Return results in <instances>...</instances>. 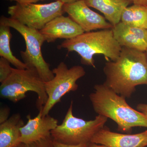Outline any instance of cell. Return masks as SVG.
<instances>
[{"instance_id": "1", "label": "cell", "mask_w": 147, "mask_h": 147, "mask_svg": "<svg viewBox=\"0 0 147 147\" xmlns=\"http://www.w3.org/2000/svg\"><path fill=\"white\" fill-rule=\"evenodd\" d=\"M104 85L117 94L129 98L140 85L147 86V59L145 52L122 47L115 61H107L103 69Z\"/></svg>"}, {"instance_id": "2", "label": "cell", "mask_w": 147, "mask_h": 147, "mask_svg": "<svg viewBox=\"0 0 147 147\" xmlns=\"http://www.w3.org/2000/svg\"><path fill=\"white\" fill-rule=\"evenodd\" d=\"M94 89L89 98L95 112L113 120L118 131L130 134L133 127H147V117L131 108L125 98L103 84L95 85Z\"/></svg>"}, {"instance_id": "3", "label": "cell", "mask_w": 147, "mask_h": 147, "mask_svg": "<svg viewBox=\"0 0 147 147\" xmlns=\"http://www.w3.org/2000/svg\"><path fill=\"white\" fill-rule=\"evenodd\" d=\"M68 53L75 52L81 57V63L95 68L93 57L104 55L107 61H115L119 57L122 47L113 36L112 29L84 32L71 39L65 40L60 45Z\"/></svg>"}, {"instance_id": "4", "label": "cell", "mask_w": 147, "mask_h": 147, "mask_svg": "<svg viewBox=\"0 0 147 147\" xmlns=\"http://www.w3.org/2000/svg\"><path fill=\"white\" fill-rule=\"evenodd\" d=\"M0 24L15 29L24 38L26 50L21 51L20 53L27 68L36 71L45 82L52 80L55 75L50 69V65L42 56L41 47L45 40L39 30L29 28L11 17L3 16H1Z\"/></svg>"}, {"instance_id": "5", "label": "cell", "mask_w": 147, "mask_h": 147, "mask_svg": "<svg viewBox=\"0 0 147 147\" xmlns=\"http://www.w3.org/2000/svg\"><path fill=\"white\" fill-rule=\"evenodd\" d=\"M34 92L37 95V108L40 110L47 102L45 82L34 69L13 68L10 76L0 86L1 97L11 102H18L26 96L27 92Z\"/></svg>"}, {"instance_id": "6", "label": "cell", "mask_w": 147, "mask_h": 147, "mask_svg": "<svg viewBox=\"0 0 147 147\" xmlns=\"http://www.w3.org/2000/svg\"><path fill=\"white\" fill-rule=\"evenodd\" d=\"M71 101L62 123L51 131L53 140L70 145L89 144L96 133L104 127L108 118L98 115L94 119L86 121L73 114Z\"/></svg>"}, {"instance_id": "7", "label": "cell", "mask_w": 147, "mask_h": 147, "mask_svg": "<svg viewBox=\"0 0 147 147\" xmlns=\"http://www.w3.org/2000/svg\"><path fill=\"white\" fill-rule=\"evenodd\" d=\"M52 70L55 75L54 78L49 82H45L48 98L43 106L42 117L48 115L53 107L61 102L65 95L77 90L78 85L76 82L86 74L85 69L82 66L75 65L69 68L63 62H61Z\"/></svg>"}, {"instance_id": "8", "label": "cell", "mask_w": 147, "mask_h": 147, "mask_svg": "<svg viewBox=\"0 0 147 147\" xmlns=\"http://www.w3.org/2000/svg\"><path fill=\"white\" fill-rule=\"evenodd\" d=\"M64 5L60 0L46 4L16 3L9 7L7 13L21 24L40 30L51 20L65 13Z\"/></svg>"}, {"instance_id": "9", "label": "cell", "mask_w": 147, "mask_h": 147, "mask_svg": "<svg viewBox=\"0 0 147 147\" xmlns=\"http://www.w3.org/2000/svg\"><path fill=\"white\" fill-rule=\"evenodd\" d=\"M64 10L85 32L113 28V25L106 21L104 16L91 9L84 0L64 4Z\"/></svg>"}, {"instance_id": "10", "label": "cell", "mask_w": 147, "mask_h": 147, "mask_svg": "<svg viewBox=\"0 0 147 147\" xmlns=\"http://www.w3.org/2000/svg\"><path fill=\"white\" fill-rule=\"evenodd\" d=\"M42 109L34 118L30 115L27 116V123L20 129L19 144H29L50 136L51 131L57 126L58 121L56 119L49 115L42 117Z\"/></svg>"}, {"instance_id": "11", "label": "cell", "mask_w": 147, "mask_h": 147, "mask_svg": "<svg viewBox=\"0 0 147 147\" xmlns=\"http://www.w3.org/2000/svg\"><path fill=\"white\" fill-rule=\"evenodd\" d=\"M91 143L108 147H146L147 146V130L135 134H121L103 127L95 134Z\"/></svg>"}, {"instance_id": "12", "label": "cell", "mask_w": 147, "mask_h": 147, "mask_svg": "<svg viewBox=\"0 0 147 147\" xmlns=\"http://www.w3.org/2000/svg\"><path fill=\"white\" fill-rule=\"evenodd\" d=\"M45 41L55 42L58 39L68 40L85 32L69 16H57L39 30Z\"/></svg>"}, {"instance_id": "13", "label": "cell", "mask_w": 147, "mask_h": 147, "mask_svg": "<svg viewBox=\"0 0 147 147\" xmlns=\"http://www.w3.org/2000/svg\"><path fill=\"white\" fill-rule=\"evenodd\" d=\"M111 29L114 38L122 47L143 52L146 50V29L131 26L121 21Z\"/></svg>"}, {"instance_id": "14", "label": "cell", "mask_w": 147, "mask_h": 147, "mask_svg": "<svg viewBox=\"0 0 147 147\" xmlns=\"http://www.w3.org/2000/svg\"><path fill=\"white\" fill-rule=\"evenodd\" d=\"M89 7L103 13L104 17L113 26L121 21L125 9L132 3V0H84Z\"/></svg>"}, {"instance_id": "15", "label": "cell", "mask_w": 147, "mask_h": 147, "mask_svg": "<svg viewBox=\"0 0 147 147\" xmlns=\"http://www.w3.org/2000/svg\"><path fill=\"white\" fill-rule=\"evenodd\" d=\"M24 125L18 113L13 114L7 121L0 124V147H13L20 144V129Z\"/></svg>"}, {"instance_id": "16", "label": "cell", "mask_w": 147, "mask_h": 147, "mask_svg": "<svg viewBox=\"0 0 147 147\" xmlns=\"http://www.w3.org/2000/svg\"><path fill=\"white\" fill-rule=\"evenodd\" d=\"M121 22L131 26L147 30V6L133 4L125 9Z\"/></svg>"}, {"instance_id": "17", "label": "cell", "mask_w": 147, "mask_h": 147, "mask_svg": "<svg viewBox=\"0 0 147 147\" xmlns=\"http://www.w3.org/2000/svg\"><path fill=\"white\" fill-rule=\"evenodd\" d=\"M11 37L10 27L0 24V56L7 60L16 68L26 69L27 68L26 65L14 56L11 50L10 42Z\"/></svg>"}, {"instance_id": "18", "label": "cell", "mask_w": 147, "mask_h": 147, "mask_svg": "<svg viewBox=\"0 0 147 147\" xmlns=\"http://www.w3.org/2000/svg\"><path fill=\"white\" fill-rule=\"evenodd\" d=\"M10 63L5 58H0V82H4L10 76L13 68L10 66Z\"/></svg>"}, {"instance_id": "19", "label": "cell", "mask_w": 147, "mask_h": 147, "mask_svg": "<svg viewBox=\"0 0 147 147\" xmlns=\"http://www.w3.org/2000/svg\"><path fill=\"white\" fill-rule=\"evenodd\" d=\"M51 135L28 144H21L20 147H55Z\"/></svg>"}, {"instance_id": "20", "label": "cell", "mask_w": 147, "mask_h": 147, "mask_svg": "<svg viewBox=\"0 0 147 147\" xmlns=\"http://www.w3.org/2000/svg\"><path fill=\"white\" fill-rule=\"evenodd\" d=\"M10 114V109L6 106L1 107L0 109V124L8 119Z\"/></svg>"}, {"instance_id": "21", "label": "cell", "mask_w": 147, "mask_h": 147, "mask_svg": "<svg viewBox=\"0 0 147 147\" xmlns=\"http://www.w3.org/2000/svg\"><path fill=\"white\" fill-rule=\"evenodd\" d=\"M53 144L55 147H88L90 143L79 144L77 145H70L63 144V143L57 142L54 140Z\"/></svg>"}, {"instance_id": "22", "label": "cell", "mask_w": 147, "mask_h": 147, "mask_svg": "<svg viewBox=\"0 0 147 147\" xmlns=\"http://www.w3.org/2000/svg\"><path fill=\"white\" fill-rule=\"evenodd\" d=\"M137 110L143 113L147 117V104L139 103L136 107Z\"/></svg>"}, {"instance_id": "23", "label": "cell", "mask_w": 147, "mask_h": 147, "mask_svg": "<svg viewBox=\"0 0 147 147\" xmlns=\"http://www.w3.org/2000/svg\"><path fill=\"white\" fill-rule=\"evenodd\" d=\"M11 1H15L16 3L20 4L35 3L39 1H44V0H6ZM57 1V0H56Z\"/></svg>"}, {"instance_id": "24", "label": "cell", "mask_w": 147, "mask_h": 147, "mask_svg": "<svg viewBox=\"0 0 147 147\" xmlns=\"http://www.w3.org/2000/svg\"><path fill=\"white\" fill-rule=\"evenodd\" d=\"M134 4L147 6V0H132Z\"/></svg>"}, {"instance_id": "25", "label": "cell", "mask_w": 147, "mask_h": 147, "mask_svg": "<svg viewBox=\"0 0 147 147\" xmlns=\"http://www.w3.org/2000/svg\"><path fill=\"white\" fill-rule=\"evenodd\" d=\"M88 147H108L105 146V145L98 144H95V143H90L89 144Z\"/></svg>"}, {"instance_id": "26", "label": "cell", "mask_w": 147, "mask_h": 147, "mask_svg": "<svg viewBox=\"0 0 147 147\" xmlns=\"http://www.w3.org/2000/svg\"><path fill=\"white\" fill-rule=\"evenodd\" d=\"M60 1L66 4L75 2L79 1V0H60Z\"/></svg>"}, {"instance_id": "27", "label": "cell", "mask_w": 147, "mask_h": 147, "mask_svg": "<svg viewBox=\"0 0 147 147\" xmlns=\"http://www.w3.org/2000/svg\"><path fill=\"white\" fill-rule=\"evenodd\" d=\"M145 53H146V56L147 59V49L145 51Z\"/></svg>"}, {"instance_id": "28", "label": "cell", "mask_w": 147, "mask_h": 147, "mask_svg": "<svg viewBox=\"0 0 147 147\" xmlns=\"http://www.w3.org/2000/svg\"><path fill=\"white\" fill-rule=\"evenodd\" d=\"M20 144L17 145V146H13V147H20Z\"/></svg>"}, {"instance_id": "29", "label": "cell", "mask_w": 147, "mask_h": 147, "mask_svg": "<svg viewBox=\"0 0 147 147\" xmlns=\"http://www.w3.org/2000/svg\"></svg>"}]
</instances>
